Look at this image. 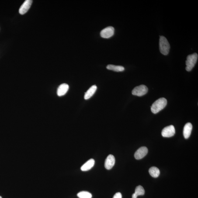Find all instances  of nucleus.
Here are the masks:
<instances>
[{"instance_id":"1","label":"nucleus","mask_w":198,"mask_h":198,"mask_svg":"<svg viewBox=\"0 0 198 198\" xmlns=\"http://www.w3.org/2000/svg\"><path fill=\"white\" fill-rule=\"evenodd\" d=\"M167 103L166 99L164 98H160L153 104L151 106V112L154 114H156L165 108Z\"/></svg>"},{"instance_id":"2","label":"nucleus","mask_w":198,"mask_h":198,"mask_svg":"<svg viewBox=\"0 0 198 198\" xmlns=\"http://www.w3.org/2000/svg\"><path fill=\"white\" fill-rule=\"evenodd\" d=\"M170 46L166 38L163 36H160L159 40V49L161 54L167 55L169 53Z\"/></svg>"},{"instance_id":"3","label":"nucleus","mask_w":198,"mask_h":198,"mask_svg":"<svg viewBox=\"0 0 198 198\" xmlns=\"http://www.w3.org/2000/svg\"><path fill=\"white\" fill-rule=\"evenodd\" d=\"M198 57V54L196 53L189 55L187 56L186 61V69L187 71H190L193 69L197 62Z\"/></svg>"},{"instance_id":"4","label":"nucleus","mask_w":198,"mask_h":198,"mask_svg":"<svg viewBox=\"0 0 198 198\" xmlns=\"http://www.w3.org/2000/svg\"><path fill=\"white\" fill-rule=\"evenodd\" d=\"M148 89L146 85H141L136 87L132 92V94L139 97L145 95L148 92Z\"/></svg>"},{"instance_id":"5","label":"nucleus","mask_w":198,"mask_h":198,"mask_svg":"<svg viewBox=\"0 0 198 198\" xmlns=\"http://www.w3.org/2000/svg\"><path fill=\"white\" fill-rule=\"evenodd\" d=\"M175 130L174 127L170 125L164 128L161 132V135L163 137H171L174 135Z\"/></svg>"},{"instance_id":"6","label":"nucleus","mask_w":198,"mask_h":198,"mask_svg":"<svg viewBox=\"0 0 198 198\" xmlns=\"http://www.w3.org/2000/svg\"><path fill=\"white\" fill-rule=\"evenodd\" d=\"M114 31V28L112 26H110L105 28L101 32V37L104 38H109L113 35Z\"/></svg>"},{"instance_id":"7","label":"nucleus","mask_w":198,"mask_h":198,"mask_svg":"<svg viewBox=\"0 0 198 198\" xmlns=\"http://www.w3.org/2000/svg\"><path fill=\"white\" fill-rule=\"evenodd\" d=\"M148 151V149L147 147H141L136 151L134 154L135 158L137 160L141 159L147 155Z\"/></svg>"},{"instance_id":"8","label":"nucleus","mask_w":198,"mask_h":198,"mask_svg":"<svg viewBox=\"0 0 198 198\" xmlns=\"http://www.w3.org/2000/svg\"><path fill=\"white\" fill-rule=\"evenodd\" d=\"M115 157L112 154H109L105 162V167L107 170H109L112 169L115 165Z\"/></svg>"},{"instance_id":"9","label":"nucleus","mask_w":198,"mask_h":198,"mask_svg":"<svg viewBox=\"0 0 198 198\" xmlns=\"http://www.w3.org/2000/svg\"><path fill=\"white\" fill-rule=\"evenodd\" d=\"M32 3V0H26L25 1L19 8V13L22 15L26 13L30 8Z\"/></svg>"},{"instance_id":"10","label":"nucleus","mask_w":198,"mask_h":198,"mask_svg":"<svg viewBox=\"0 0 198 198\" xmlns=\"http://www.w3.org/2000/svg\"><path fill=\"white\" fill-rule=\"evenodd\" d=\"M69 86L68 84L63 83L60 85L58 88L57 94L58 96H62L68 92Z\"/></svg>"},{"instance_id":"11","label":"nucleus","mask_w":198,"mask_h":198,"mask_svg":"<svg viewBox=\"0 0 198 198\" xmlns=\"http://www.w3.org/2000/svg\"><path fill=\"white\" fill-rule=\"evenodd\" d=\"M192 128V125L190 123H188L185 125L183 128V134L185 139L189 138L191 134Z\"/></svg>"},{"instance_id":"12","label":"nucleus","mask_w":198,"mask_h":198,"mask_svg":"<svg viewBox=\"0 0 198 198\" xmlns=\"http://www.w3.org/2000/svg\"><path fill=\"white\" fill-rule=\"evenodd\" d=\"M94 164V160L92 159V158L90 159L81 167V170L83 171L89 170L93 167Z\"/></svg>"},{"instance_id":"13","label":"nucleus","mask_w":198,"mask_h":198,"mask_svg":"<svg viewBox=\"0 0 198 198\" xmlns=\"http://www.w3.org/2000/svg\"><path fill=\"white\" fill-rule=\"evenodd\" d=\"M97 89V87L96 85H92L89 89L87 91L85 92L84 96V98L85 99H88L89 98L92 97L93 96V95L95 93Z\"/></svg>"},{"instance_id":"14","label":"nucleus","mask_w":198,"mask_h":198,"mask_svg":"<svg viewBox=\"0 0 198 198\" xmlns=\"http://www.w3.org/2000/svg\"><path fill=\"white\" fill-rule=\"evenodd\" d=\"M145 191L143 187L140 185L136 187L135 193L132 195V198H137L139 196H142L145 194Z\"/></svg>"},{"instance_id":"15","label":"nucleus","mask_w":198,"mask_h":198,"mask_svg":"<svg viewBox=\"0 0 198 198\" xmlns=\"http://www.w3.org/2000/svg\"><path fill=\"white\" fill-rule=\"evenodd\" d=\"M107 69L115 72H122L124 70V67L121 66H116L113 65H109L106 67Z\"/></svg>"},{"instance_id":"16","label":"nucleus","mask_w":198,"mask_h":198,"mask_svg":"<svg viewBox=\"0 0 198 198\" xmlns=\"http://www.w3.org/2000/svg\"><path fill=\"white\" fill-rule=\"evenodd\" d=\"M150 174L154 178H157L159 176L160 171L158 168L155 167H151L149 170Z\"/></svg>"},{"instance_id":"17","label":"nucleus","mask_w":198,"mask_h":198,"mask_svg":"<svg viewBox=\"0 0 198 198\" xmlns=\"http://www.w3.org/2000/svg\"><path fill=\"white\" fill-rule=\"evenodd\" d=\"M78 197L79 198H92V195L89 192L86 191H82L77 194Z\"/></svg>"},{"instance_id":"18","label":"nucleus","mask_w":198,"mask_h":198,"mask_svg":"<svg viewBox=\"0 0 198 198\" xmlns=\"http://www.w3.org/2000/svg\"><path fill=\"white\" fill-rule=\"evenodd\" d=\"M113 198H122V195L120 193H117L115 194Z\"/></svg>"},{"instance_id":"19","label":"nucleus","mask_w":198,"mask_h":198,"mask_svg":"<svg viewBox=\"0 0 198 198\" xmlns=\"http://www.w3.org/2000/svg\"><path fill=\"white\" fill-rule=\"evenodd\" d=\"M0 198H2V197H1V196H0Z\"/></svg>"}]
</instances>
